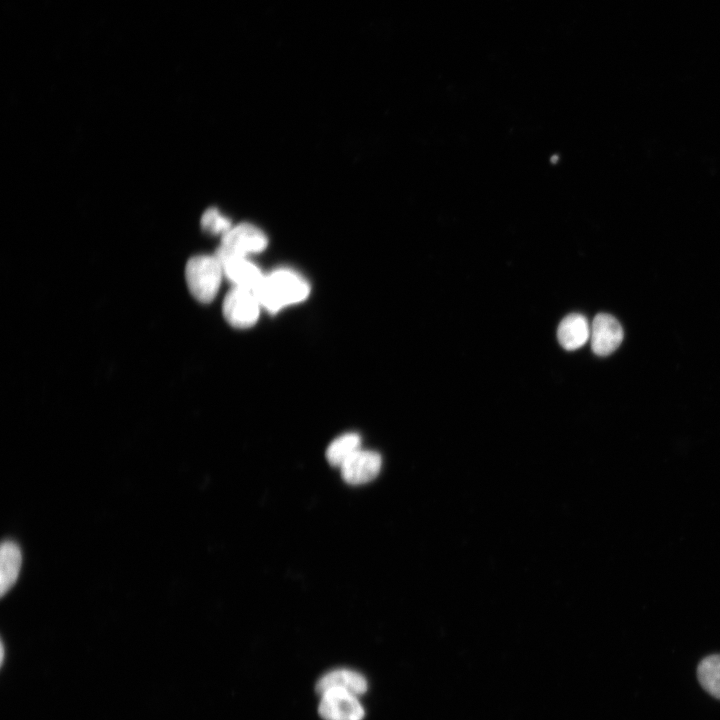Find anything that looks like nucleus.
<instances>
[{"label": "nucleus", "mask_w": 720, "mask_h": 720, "mask_svg": "<svg viewBox=\"0 0 720 720\" xmlns=\"http://www.w3.org/2000/svg\"><path fill=\"white\" fill-rule=\"evenodd\" d=\"M254 293L261 307L276 313L304 301L310 294V285L299 273L281 268L264 275Z\"/></svg>", "instance_id": "1"}, {"label": "nucleus", "mask_w": 720, "mask_h": 720, "mask_svg": "<svg viewBox=\"0 0 720 720\" xmlns=\"http://www.w3.org/2000/svg\"><path fill=\"white\" fill-rule=\"evenodd\" d=\"M222 264L215 255L191 257L185 267V279L191 295L201 303L213 301L220 288Z\"/></svg>", "instance_id": "2"}, {"label": "nucleus", "mask_w": 720, "mask_h": 720, "mask_svg": "<svg viewBox=\"0 0 720 720\" xmlns=\"http://www.w3.org/2000/svg\"><path fill=\"white\" fill-rule=\"evenodd\" d=\"M268 243L266 235L256 226L239 224L233 226L222 236L221 244L215 253L218 259L228 256H245L262 252Z\"/></svg>", "instance_id": "3"}, {"label": "nucleus", "mask_w": 720, "mask_h": 720, "mask_svg": "<svg viewBox=\"0 0 720 720\" xmlns=\"http://www.w3.org/2000/svg\"><path fill=\"white\" fill-rule=\"evenodd\" d=\"M260 303L254 291L234 286L223 301V315L235 328H249L259 317Z\"/></svg>", "instance_id": "4"}, {"label": "nucleus", "mask_w": 720, "mask_h": 720, "mask_svg": "<svg viewBox=\"0 0 720 720\" xmlns=\"http://www.w3.org/2000/svg\"><path fill=\"white\" fill-rule=\"evenodd\" d=\"M319 714L325 720H362L364 709L358 696L341 689H329L321 695Z\"/></svg>", "instance_id": "5"}, {"label": "nucleus", "mask_w": 720, "mask_h": 720, "mask_svg": "<svg viewBox=\"0 0 720 720\" xmlns=\"http://www.w3.org/2000/svg\"><path fill=\"white\" fill-rule=\"evenodd\" d=\"M623 336L622 326L615 317L599 313L590 329L592 351L598 356H607L620 346Z\"/></svg>", "instance_id": "6"}, {"label": "nucleus", "mask_w": 720, "mask_h": 720, "mask_svg": "<svg viewBox=\"0 0 720 720\" xmlns=\"http://www.w3.org/2000/svg\"><path fill=\"white\" fill-rule=\"evenodd\" d=\"M381 464L377 452L359 449L341 465V476L349 484H364L378 475Z\"/></svg>", "instance_id": "7"}, {"label": "nucleus", "mask_w": 720, "mask_h": 720, "mask_svg": "<svg viewBox=\"0 0 720 720\" xmlns=\"http://www.w3.org/2000/svg\"><path fill=\"white\" fill-rule=\"evenodd\" d=\"M219 261L224 276L236 287L254 291L264 277L260 269L245 256H228Z\"/></svg>", "instance_id": "8"}, {"label": "nucleus", "mask_w": 720, "mask_h": 720, "mask_svg": "<svg viewBox=\"0 0 720 720\" xmlns=\"http://www.w3.org/2000/svg\"><path fill=\"white\" fill-rule=\"evenodd\" d=\"M590 326L585 316L571 313L565 316L557 329L560 345L567 351L581 348L590 338Z\"/></svg>", "instance_id": "9"}, {"label": "nucleus", "mask_w": 720, "mask_h": 720, "mask_svg": "<svg viewBox=\"0 0 720 720\" xmlns=\"http://www.w3.org/2000/svg\"><path fill=\"white\" fill-rule=\"evenodd\" d=\"M329 689H341L359 696L367 691V681L356 671L336 669L323 675L316 684L320 695Z\"/></svg>", "instance_id": "10"}, {"label": "nucleus", "mask_w": 720, "mask_h": 720, "mask_svg": "<svg viewBox=\"0 0 720 720\" xmlns=\"http://www.w3.org/2000/svg\"><path fill=\"white\" fill-rule=\"evenodd\" d=\"M0 592L3 596L18 578L22 563L19 546L11 541H4L0 552Z\"/></svg>", "instance_id": "11"}, {"label": "nucleus", "mask_w": 720, "mask_h": 720, "mask_svg": "<svg viewBox=\"0 0 720 720\" xmlns=\"http://www.w3.org/2000/svg\"><path fill=\"white\" fill-rule=\"evenodd\" d=\"M361 446V438L356 433H346L334 439L326 450L328 462L337 467L351 457Z\"/></svg>", "instance_id": "12"}, {"label": "nucleus", "mask_w": 720, "mask_h": 720, "mask_svg": "<svg viewBox=\"0 0 720 720\" xmlns=\"http://www.w3.org/2000/svg\"><path fill=\"white\" fill-rule=\"evenodd\" d=\"M697 676L702 687L720 699V654L705 657L698 665Z\"/></svg>", "instance_id": "13"}, {"label": "nucleus", "mask_w": 720, "mask_h": 720, "mask_svg": "<svg viewBox=\"0 0 720 720\" xmlns=\"http://www.w3.org/2000/svg\"><path fill=\"white\" fill-rule=\"evenodd\" d=\"M201 227L204 231L213 234H226L233 226L231 221L217 208H208L201 217Z\"/></svg>", "instance_id": "14"}, {"label": "nucleus", "mask_w": 720, "mask_h": 720, "mask_svg": "<svg viewBox=\"0 0 720 720\" xmlns=\"http://www.w3.org/2000/svg\"><path fill=\"white\" fill-rule=\"evenodd\" d=\"M4 660V645L1 643V662Z\"/></svg>", "instance_id": "15"}]
</instances>
